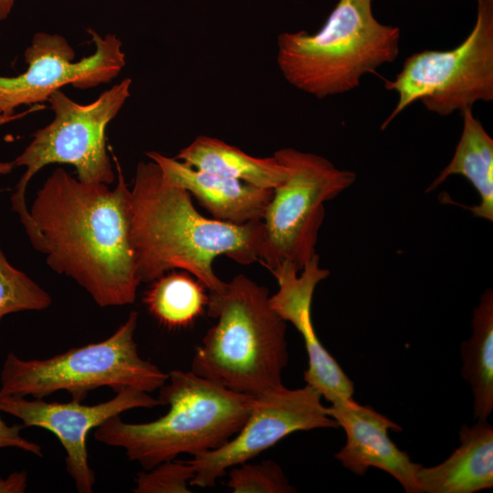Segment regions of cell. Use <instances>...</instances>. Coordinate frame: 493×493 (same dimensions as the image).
<instances>
[{
	"label": "cell",
	"mask_w": 493,
	"mask_h": 493,
	"mask_svg": "<svg viewBox=\"0 0 493 493\" xmlns=\"http://www.w3.org/2000/svg\"><path fill=\"white\" fill-rule=\"evenodd\" d=\"M89 34L95 52L75 62V52L65 37L38 32L24 52L27 68L15 77L0 76V112L15 114L22 105H36L66 85L80 89L109 83L125 66L121 41L112 34Z\"/></svg>",
	"instance_id": "cell-11"
},
{
	"label": "cell",
	"mask_w": 493,
	"mask_h": 493,
	"mask_svg": "<svg viewBox=\"0 0 493 493\" xmlns=\"http://www.w3.org/2000/svg\"><path fill=\"white\" fill-rule=\"evenodd\" d=\"M271 273L278 281V290L269 297L270 306L284 320L294 325L304 341L308 354L306 383L324 396L344 392L351 379L320 341L311 320L315 288L329 277L330 271L320 266V257L316 254L300 271L285 262Z\"/></svg>",
	"instance_id": "cell-13"
},
{
	"label": "cell",
	"mask_w": 493,
	"mask_h": 493,
	"mask_svg": "<svg viewBox=\"0 0 493 493\" xmlns=\"http://www.w3.org/2000/svg\"><path fill=\"white\" fill-rule=\"evenodd\" d=\"M194 474L188 461L170 460L149 470L139 472L135 493H189Z\"/></svg>",
	"instance_id": "cell-23"
},
{
	"label": "cell",
	"mask_w": 493,
	"mask_h": 493,
	"mask_svg": "<svg viewBox=\"0 0 493 493\" xmlns=\"http://www.w3.org/2000/svg\"><path fill=\"white\" fill-rule=\"evenodd\" d=\"M131 85V79L126 78L89 104L75 102L61 89L50 96L53 121L33 134L30 143L13 162L15 166L26 167L11 202L28 236L35 234L36 227L26 207V191L31 178L46 165L70 164L78 179L86 184L114 182L106 130L130 97Z\"/></svg>",
	"instance_id": "cell-7"
},
{
	"label": "cell",
	"mask_w": 493,
	"mask_h": 493,
	"mask_svg": "<svg viewBox=\"0 0 493 493\" xmlns=\"http://www.w3.org/2000/svg\"><path fill=\"white\" fill-rule=\"evenodd\" d=\"M15 0H0V20H5L10 15Z\"/></svg>",
	"instance_id": "cell-27"
},
{
	"label": "cell",
	"mask_w": 493,
	"mask_h": 493,
	"mask_svg": "<svg viewBox=\"0 0 493 493\" xmlns=\"http://www.w3.org/2000/svg\"><path fill=\"white\" fill-rule=\"evenodd\" d=\"M459 446L437 466L420 467V493H474L493 487V427L485 421L459 430Z\"/></svg>",
	"instance_id": "cell-16"
},
{
	"label": "cell",
	"mask_w": 493,
	"mask_h": 493,
	"mask_svg": "<svg viewBox=\"0 0 493 493\" xmlns=\"http://www.w3.org/2000/svg\"><path fill=\"white\" fill-rule=\"evenodd\" d=\"M287 177L273 190L263 223L259 261L273 272L288 262L301 270L316 253L324 203L351 186L356 174L312 152L282 148L273 154Z\"/></svg>",
	"instance_id": "cell-9"
},
{
	"label": "cell",
	"mask_w": 493,
	"mask_h": 493,
	"mask_svg": "<svg viewBox=\"0 0 493 493\" xmlns=\"http://www.w3.org/2000/svg\"><path fill=\"white\" fill-rule=\"evenodd\" d=\"M158 401L170 406L166 414L142 424L113 416L95 428V439L123 448L130 461L149 470L181 454L195 456L226 444L246 422L255 395L228 390L192 371L173 370Z\"/></svg>",
	"instance_id": "cell-4"
},
{
	"label": "cell",
	"mask_w": 493,
	"mask_h": 493,
	"mask_svg": "<svg viewBox=\"0 0 493 493\" xmlns=\"http://www.w3.org/2000/svg\"><path fill=\"white\" fill-rule=\"evenodd\" d=\"M138 316L131 311L104 341L47 359L24 360L10 351L0 373V396L44 399L65 390L72 400L82 402L90 391L100 387H110L115 393L126 387L149 393L160 389L168 373L140 356L134 341Z\"/></svg>",
	"instance_id": "cell-6"
},
{
	"label": "cell",
	"mask_w": 493,
	"mask_h": 493,
	"mask_svg": "<svg viewBox=\"0 0 493 493\" xmlns=\"http://www.w3.org/2000/svg\"><path fill=\"white\" fill-rule=\"evenodd\" d=\"M463 129L455 153L448 164L427 187L435 190L451 175H462L477 190L480 201L468 206L475 217L493 220V140L472 109L461 113Z\"/></svg>",
	"instance_id": "cell-18"
},
{
	"label": "cell",
	"mask_w": 493,
	"mask_h": 493,
	"mask_svg": "<svg viewBox=\"0 0 493 493\" xmlns=\"http://www.w3.org/2000/svg\"><path fill=\"white\" fill-rule=\"evenodd\" d=\"M472 334L461 346L462 375L471 386L477 421L493 411V291L485 290L474 309Z\"/></svg>",
	"instance_id": "cell-19"
},
{
	"label": "cell",
	"mask_w": 493,
	"mask_h": 493,
	"mask_svg": "<svg viewBox=\"0 0 493 493\" xmlns=\"http://www.w3.org/2000/svg\"><path fill=\"white\" fill-rule=\"evenodd\" d=\"M22 428L23 425H7L0 416V448L14 447L42 456L41 446L25 438Z\"/></svg>",
	"instance_id": "cell-24"
},
{
	"label": "cell",
	"mask_w": 493,
	"mask_h": 493,
	"mask_svg": "<svg viewBox=\"0 0 493 493\" xmlns=\"http://www.w3.org/2000/svg\"><path fill=\"white\" fill-rule=\"evenodd\" d=\"M327 413L346 433V444L335 455L345 468L363 476L370 467H376L394 477L405 492L420 493L416 474L421 465L413 462L388 435L389 430L402 431L397 424L352 398L331 404Z\"/></svg>",
	"instance_id": "cell-14"
},
{
	"label": "cell",
	"mask_w": 493,
	"mask_h": 493,
	"mask_svg": "<svg viewBox=\"0 0 493 493\" xmlns=\"http://www.w3.org/2000/svg\"><path fill=\"white\" fill-rule=\"evenodd\" d=\"M146 155L174 184L193 195L214 219L236 225L262 221L273 190L200 171L157 152Z\"/></svg>",
	"instance_id": "cell-15"
},
{
	"label": "cell",
	"mask_w": 493,
	"mask_h": 493,
	"mask_svg": "<svg viewBox=\"0 0 493 493\" xmlns=\"http://www.w3.org/2000/svg\"><path fill=\"white\" fill-rule=\"evenodd\" d=\"M44 109L43 105L36 104L32 105L28 110L20 112V113H15L13 115H5L0 112V126L5 123H8L10 121H16L17 119L23 118L28 113H32L37 110H40ZM15 167L14 163H5V162H0V174H7L12 172L13 168Z\"/></svg>",
	"instance_id": "cell-26"
},
{
	"label": "cell",
	"mask_w": 493,
	"mask_h": 493,
	"mask_svg": "<svg viewBox=\"0 0 493 493\" xmlns=\"http://www.w3.org/2000/svg\"><path fill=\"white\" fill-rule=\"evenodd\" d=\"M269 291L238 274L220 292H210L208 329L191 371L228 390L257 395L282 384L288 353L287 321L270 306Z\"/></svg>",
	"instance_id": "cell-3"
},
{
	"label": "cell",
	"mask_w": 493,
	"mask_h": 493,
	"mask_svg": "<svg viewBox=\"0 0 493 493\" xmlns=\"http://www.w3.org/2000/svg\"><path fill=\"white\" fill-rule=\"evenodd\" d=\"M129 241L141 282L180 268L210 292H220L226 282L214 271L215 258L226 256L242 265L259 260L263 223L236 225L205 217L194 206L191 194L151 160L136 167Z\"/></svg>",
	"instance_id": "cell-2"
},
{
	"label": "cell",
	"mask_w": 493,
	"mask_h": 493,
	"mask_svg": "<svg viewBox=\"0 0 493 493\" xmlns=\"http://www.w3.org/2000/svg\"><path fill=\"white\" fill-rule=\"evenodd\" d=\"M152 282L143 302L166 328H187L206 312V288L188 272L164 274Z\"/></svg>",
	"instance_id": "cell-20"
},
{
	"label": "cell",
	"mask_w": 493,
	"mask_h": 493,
	"mask_svg": "<svg viewBox=\"0 0 493 493\" xmlns=\"http://www.w3.org/2000/svg\"><path fill=\"white\" fill-rule=\"evenodd\" d=\"M117 184H86L57 168L29 210L49 267L100 307L135 301L141 283L129 241L131 189L114 157Z\"/></svg>",
	"instance_id": "cell-1"
},
{
	"label": "cell",
	"mask_w": 493,
	"mask_h": 493,
	"mask_svg": "<svg viewBox=\"0 0 493 493\" xmlns=\"http://www.w3.org/2000/svg\"><path fill=\"white\" fill-rule=\"evenodd\" d=\"M372 0H339L314 34L283 32L278 37L277 64L296 89L324 99L360 86L399 55L400 28L380 23Z\"/></svg>",
	"instance_id": "cell-5"
},
{
	"label": "cell",
	"mask_w": 493,
	"mask_h": 493,
	"mask_svg": "<svg viewBox=\"0 0 493 493\" xmlns=\"http://www.w3.org/2000/svg\"><path fill=\"white\" fill-rule=\"evenodd\" d=\"M475 1L476 22L461 44L414 53L393 80H384L385 89L398 94V102L382 130L416 100L444 117L493 100V0Z\"/></svg>",
	"instance_id": "cell-8"
},
{
	"label": "cell",
	"mask_w": 493,
	"mask_h": 493,
	"mask_svg": "<svg viewBox=\"0 0 493 493\" xmlns=\"http://www.w3.org/2000/svg\"><path fill=\"white\" fill-rule=\"evenodd\" d=\"M51 303L49 293L13 267L0 247V321L8 314L46 309Z\"/></svg>",
	"instance_id": "cell-21"
},
{
	"label": "cell",
	"mask_w": 493,
	"mask_h": 493,
	"mask_svg": "<svg viewBox=\"0 0 493 493\" xmlns=\"http://www.w3.org/2000/svg\"><path fill=\"white\" fill-rule=\"evenodd\" d=\"M158 399L136 388H122L106 402L86 405L46 402L43 398L1 395L0 412L21 420L24 427L36 426L53 433L66 451V468L79 493H92L95 473L89 465L87 437L91 429L108 419L135 408H153Z\"/></svg>",
	"instance_id": "cell-12"
},
{
	"label": "cell",
	"mask_w": 493,
	"mask_h": 493,
	"mask_svg": "<svg viewBox=\"0 0 493 493\" xmlns=\"http://www.w3.org/2000/svg\"><path fill=\"white\" fill-rule=\"evenodd\" d=\"M200 171L275 189L287 177V168L273 155L255 157L219 139L200 135L175 157Z\"/></svg>",
	"instance_id": "cell-17"
},
{
	"label": "cell",
	"mask_w": 493,
	"mask_h": 493,
	"mask_svg": "<svg viewBox=\"0 0 493 493\" xmlns=\"http://www.w3.org/2000/svg\"><path fill=\"white\" fill-rule=\"evenodd\" d=\"M321 397L307 383L297 389L281 385L255 395L248 417L230 440L188 460L194 471L190 486L214 487L228 468L249 461L294 432L338 427Z\"/></svg>",
	"instance_id": "cell-10"
},
{
	"label": "cell",
	"mask_w": 493,
	"mask_h": 493,
	"mask_svg": "<svg viewBox=\"0 0 493 493\" xmlns=\"http://www.w3.org/2000/svg\"><path fill=\"white\" fill-rule=\"evenodd\" d=\"M226 486L233 493H292L282 468L273 460L258 464L247 462L230 468Z\"/></svg>",
	"instance_id": "cell-22"
},
{
	"label": "cell",
	"mask_w": 493,
	"mask_h": 493,
	"mask_svg": "<svg viewBox=\"0 0 493 493\" xmlns=\"http://www.w3.org/2000/svg\"><path fill=\"white\" fill-rule=\"evenodd\" d=\"M27 487L26 471L13 472L5 478L0 477V493H23Z\"/></svg>",
	"instance_id": "cell-25"
}]
</instances>
